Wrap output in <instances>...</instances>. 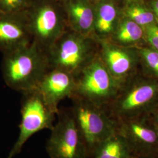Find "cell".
I'll use <instances>...</instances> for the list:
<instances>
[{
  "mask_svg": "<svg viewBox=\"0 0 158 158\" xmlns=\"http://www.w3.org/2000/svg\"><path fill=\"white\" fill-rule=\"evenodd\" d=\"M49 70L46 52L34 42L3 55L2 73L6 85L22 93L36 88Z\"/></svg>",
  "mask_w": 158,
  "mask_h": 158,
  "instance_id": "1",
  "label": "cell"
},
{
  "mask_svg": "<svg viewBox=\"0 0 158 158\" xmlns=\"http://www.w3.org/2000/svg\"><path fill=\"white\" fill-rule=\"evenodd\" d=\"M26 15L32 42L46 52L69 29L63 3L58 0H33Z\"/></svg>",
  "mask_w": 158,
  "mask_h": 158,
  "instance_id": "2",
  "label": "cell"
},
{
  "mask_svg": "<svg viewBox=\"0 0 158 158\" xmlns=\"http://www.w3.org/2000/svg\"><path fill=\"white\" fill-rule=\"evenodd\" d=\"M94 40L68 29L46 51L49 69H60L76 77L97 56Z\"/></svg>",
  "mask_w": 158,
  "mask_h": 158,
  "instance_id": "3",
  "label": "cell"
},
{
  "mask_svg": "<svg viewBox=\"0 0 158 158\" xmlns=\"http://www.w3.org/2000/svg\"><path fill=\"white\" fill-rule=\"evenodd\" d=\"M70 108L91 158L96 148L114 134L118 123L106 107L99 106L85 100L73 97Z\"/></svg>",
  "mask_w": 158,
  "mask_h": 158,
  "instance_id": "4",
  "label": "cell"
},
{
  "mask_svg": "<svg viewBox=\"0 0 158 158\" xmlns=\"http://www.w3.org/2000/svg\"><path fill=\"white\" fill-rule=\"evenodd\" d=\"M118 91V81L111 76L97 55L76 77L75 89L71 98H79L106 107Z\"/></svg>",
  "mask_w": 158,
  "mask_h": 158,
  "instance_id": "5",
  "label": "cell"
},
{
  "mask_svg": "<svg viewBox=\"0 0 158 158\" xmlns=\"http://www.w3.org/2000/svg\"><path fill=\"white\" fill-rule=\"evenodd\" d=\"M57 113L36 88L23 93L19 134L7 158L19 154L29 138L36 132L44 129L52 130Z\"/></svg>",
  "mask_w": 158,
  "mask_h": 158,
  "instance_id": "6",
  "label": "cell"
},
{
  "mask_svg": "<svg viewBox=\"0 0 158 158\" xmlns=\"http://www.w3.org/2000/svg\"><path fill=\"white\" fill-rule=\"evenodd\" d=\"M119 92V91H118ZM158 103V83L142 82L118 93L106 108L117 123L147 116Z\"/></svg>",
  "mask_w": 158,
  "mask_h": 158,
  "instance_id": "7",
  "label": "cell"
},
{
  "mask_svg": "<svg viewBox=\"0 0 158 158\" xmlns=\"http://www.w3.org/2000/svg\"><path fill=\"white\" fill-rule=\"evenodd\" d=\"M56 115L58 121L46 144L51 158H90L70 108L59 109Z\"/></svg>",
  "mask_w": 158,
  "mask_h": 158,
  "instance_id": "8",
  "label": "cell"
},
{
  "mask_svg": "<svg viewBox=\"0 0 158 158\" xmlns=\"http://www.w3.org/2000/svg\"><path fill=\"white\" fill-rule=\"evenodd\" d=\"M117 131L127 142L135 158L158 151V128L147 117L118 122Z\"/></svg>",
  "mask_w": 158,
  "mask_h": 158,
  "instance_id": "9",
  "label": "cell"
},
{
  "mask_svg": "<svg viewBox=\"0 0 158 158\" xmlns=\"http://www.w3.org/2000/svg\"><path fill=\"white\" fill-rule=\"evenodd\" d=\"M32 42L26 11L0 12V51L3 55L28 45Z\"/></svg>",
  "mask_w": 158,
  "mask_h": 158,
  "instance_id": "10",
  "label": "cell"
},
{
  "mask_svg": "<svg viewBox=\"0 0 158 158\" xmlns=\"http://www.w3.org/2000/svg\"><path fill=\"white\" fill-rule=\"evenodd\" d=\"M76 86V77L70 73L50 69L40 80L36 89L47 103L56 112L58 105L66 98H71Z\"/></svg>",
  "mask_w": 158,
  "mask_h": 158,
  "instance_id": "11",
  "label": "cell"
},
{
  "mask_svg": "<svg viewBox=\"0 0 158 158\" xmlns=\"http://www.w3.org/2000/svg\"><path fill=\"white\" fill-rule=\"evenodd\" d=\"M62 3L69 29L93 37L95 4L90 0H68Z\"/></svg>",
  "mask_w": 158,
  "mask_h": 158,
  "instance_id": "12",
  "label": "cell"
},
{
  "mask_svg": "<svg viewBox=\"0 0 158 158\" xmlns=\"http://www.w3.org/2000/svg\"><path fill=\"white\" fill-rule=\"evenodd\" d=\"M100 45V55L102 62L117 81L124 76L131 68L132 59L123 49L108 40H97Z\"/></svg>",
  "mask_w": 158,
  "mask_h": 158,
  "instance_id": "13",
  "label": "cell"
},
{
  "mask_svg": "<svg viewBox=\"0 0 158 158\" xmlns=\"http://www.w3.org/2000/svg\"><path fill=\"white\" fill-rule=\"evenodd\" d=\"M118 8L115 0H100L95 4V16L93 37L97 40H107L116 28Z\"/></svg>",
  "mask_w": 158,
  "mask_h": 158,
  "instance_id": "14",
  "label": "cell"
},
{
  "mask_svg": "<svg viewBox=\"0 0 158 158\" xmlns=\"http://www.w3.org/2000/svg\"><path fill=\"white\" fill-rule=\"evenodd\" d=\"M90 158H135L124 138L117 131L96 148Z\"/></svg>",
  "mask_w": 158,
  "mask_h": 158,
  "instance_id": "15",
  "label": "cell"
},
{
  "mask_svg": "<svg viewBox=\"0 0 158 158\" xmlns=\"http://www.w3.org/2000/svg\"><path fill=\"white\" fill-rule=\"evenodd\" d=\"M143 31L141 27L127 18L121 21L113 33L114 40L120 43H132L140 40Z\"/></svg>",
  "mask_w": 158,
  "mask_h": 158,
  "instance_id": "16",
  "label": "cell"
},
{
  "mask_svg": "<svg viewBox=\"0 0 158 158\" xmlns=\"http://www.w3.org/2000/svg\"><path fill=\"white\" fill-rule=\"evenodd\" d=\"M125 13L128 18L140 26H147L154 23L155 15L144 6L132 3L127 7Z\"/></svg>",
  "mask_w": 158,
  "mask_h": 158,
  "instance_id": "17",
  "label": "cell"
},
{
  "mask_svg": "<svg viewBox=\"0 0 158 158\" xmlns=\"http://www.w3.org/2000/svg\"><path fill=\"white\" fill-rule=\"evenodd\" d=\"M33 0H0V12L17 14L27 11Z\"/></svg>",
  "mask_w": 158,
  "mask_h": 158,
  "instance_id": "18",
  "label": "cell"
},
{
  "mask_svg": "<svg viewBox=\"0 0 158 158\" xmlns=\"http://www.w3.org/2000/svg\"><path fill=\"white\" fill-rule=\"evenodd\" d=\"M141 53L148 67L158 76V51L143 49Z\"/></svg>",
  "mask_w": 158,
  "mask_h": 158,
  "instance_id": "19",
  "label": "cell"
},
{
  "mask_svg": "<svg viewBox=\"0 0 158 158\" xmlns=\"http://www.w3.org/2000/svg\"><path fill=\"white\" fill-rule=\"evenodd\" d=\"M145 31L148 42L156 51H158V25L153 23L147 25Z\"/></svg>",
  "mask_w": 158,
  "mask_h": 158,
  "instance_id": "20",
  "label": "cell"
},
{
  "mask_svg": "<svg viewBox=\"0 0 158 158\" xmlns=\"http://www.w3.org/2000/svg\"><path fill=\"white\" fill-rule=\"evenodd\" d=\"M147 118L158 127V103L147 115Z\"/></svg>",
  "mask_w": 158,
  "mask_h": 158,
  "instance_id": "21",
  "label": "cell"
},
{
  "mask_svg": "<svg viewBox=\"0 0 158 158\" xmlns=\"http://www.w3.org/2000/svg\"><path fill=\"white\" fill-rule=\"evenodd\" d=\"M151 6L154 15L158 18V0H152L151 2Z\"/></svg>",
  "mask_w": 158,
  "mask_h": 158,
  "instance_id": "22",
  "label": "cell"
},
{
  "mask_svg": "<svg viewBox=\"0 0 158 158\" xmlns=\"http://www.w3.org/2000/svg\"><path fill=\"white\" fill-rule=\"evenodd\" d=\"M135 158H158V151L152 153L151 154L145 155V156L136 157Z\"/></svg>",
  "mask_w": 158,
  "mask_h": 158,
  "instance_id": "23",
  "label": "cell"
},
{
  "mask_svg": "<svg viewBox=\"0 0 158 158\" xmlns=\"http://www.w3.org/2000/svg\"><path fill=\"white\" fill-rule=\"evenodd\" d=\"M91 2H93V3H94V4H96V2H98L99 1H100V0H90Z\"/></svg>",
  "mask_w": 158,
  "mask_h": 158,
  "instance_id": "24",
  "label": "cell"
},
{
  "mask_svg": "<svg viewBox=\"0 0 158 158\" xmlns=\"http://www.w3.org/2000/svg\"><path fill=\"white\" fill-rule=\"evenodd\" d=\"M58 1H60V2H65V1H66L68 0H58Z\"/></svg>",
  "mask_w": 158,
  "mask_h": 158,
  "instance_id": "25",
  "label": "cell"
},
{
  "mask_svg": "<svg viewBox=\"0 0 158 158\" xmlns=\"http://www.w3.org/2000/svg\"><path fill=\"white\" fill-rule=\"evenodd\" d=\"M130 1H138V0H130Z\"/></svg>",
  "mask_w": 158,
  "mask_h": 158,
  "instance_id": "26",
  "label": "cell"
},
{
  "mask_svg": "<svg viewBox=\"0 0 158 158\" xmlns=\"http://www.w3.org/2000/svg\"><path fill=\"white\" fill-rule=\"evenodd\" d=\"M157 128H158V127H157Z\"/></svg>",
  "mask_w": 158,
  "mask_h": 158,
  "instance_id": "27",
  "label": "cell"
}]
</instances>
